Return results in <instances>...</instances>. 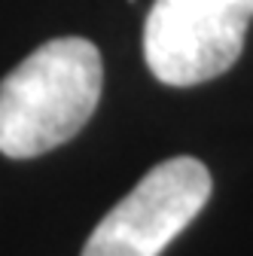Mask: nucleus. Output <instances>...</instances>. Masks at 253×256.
Segmentation results:
<instances>
[{"mask_svg":"<svg viewBox=\"0 0 253 256\" xmlns=\"http://www.w3.org/2000/svg\"><path fill=\"white\" fill-rule=\"evenodd\" d=\"M210 198V174L192 156L159 162L88 235L82 256H159Z\"/></svg>","mask_w":253,"mask_h":256,"instance_id":"7ed1b4c3","label":"nucleus"},{"mask_svg":"<svg viewBox=\"0 0 253 256\" xmlns=\"http://www.w3.org/2000/svg\"><path fill=\"white\" fill-rule=\"evenodd\" d=\"M104 64L94 43L58 37L0 82V152L34 158L68 144L101 101Z\"/></svg>","mask_w":253,"mask_h":256,"instance_id":"f257e3e1","label":"nucleus"},{"mask_svg":"<svg viewBox=\"0 0 253 256\" xmlns=\"http://www.w3.org/2000/svg\"><path fill=\"white\" fill-rule=\"evenodd\" d=\"M253 0H156L144 24V58L152 76L198 86L226 74L244 49Z\"/></svg>","mask_w":253,"mask_h":256,"instance_id":"f03ea898","label":"nucleus"}]
</instances>
